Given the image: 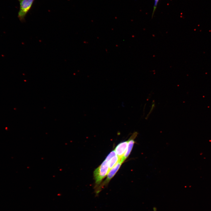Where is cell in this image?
Returning a JSON list of instances; mask_svg holds the SVG:
<instances>
[{
  "instance_id": "6da1fadb",
  "label": "cell",
  "mask_w": 211,
  "mask_h": 211,
  "mask_svg": "<svg viewBox=\"0 0 211 211\" xmlns=\"http://www.w3.org/2000/svg\"><path fill=\"white\" fill-rule=\"evenodd\" d=\"M109 171L108 161L105 159L94 171L93 176L95 183L94 189L101 184L102 180L107 175Z\"/></svg>"
},
{
  "instance_id": "277c9868",
  "label": "cell",
  "mask_w": 211,
  "mask_h": 211,
  "mask_svg": "<svg viewBox=\"0 0 211 211\" xmlns=\"http://www.w3.org/2000/svg\"><path fill=\"white\" fill-rule=\"evenodd\" d=\"M138 133L137 132H135L128 140V144L126 151L123 156L120 160V161L122 163L128 157L131 153L134 144L135 142L134 139L136 137Z\"/></svg>"
},
{
  "instance_id": "5b68a950",
  "label": "cell",
  "mask_w": 211,
  "mask_h": 211,
  "mask_svg": "<svg viewBox=\"0 0 211 211\" xmlns=\"http://www.w3.org/2000/svg\"><path fill=\"white\" fill-rule=\"evenodd\" d=\"M128 140L123 141L119 143L115 149L116 153L120 160L125 152L127 147Z\"/></svg>"
},
{
  "instance_id": "3957f363",
  "label": "cell",
  "mask_w": 211,
  "mask_h": 211,
  "mask_svg": "<svg viewBox=\"0 0 211 211\" xmlns=\"http://www.w3.org/2000/svg\"><path fill=\"white\" fill-rule=\"evenodd\" d=\"M122 163L120 160L109 171L106 180L96 188L95 191L100 192L104 186H107L110 180L113 177L118 171Z\"/></svg>"
},
{
  "instance_id": "52a82bcc",
  "label": "cell",
  "mask_w": 211,
  "mask_h": 211,
  "mask_svg": "<svg viewBox=\"0 0 211 211\" xmlns=\"http://www.w3.org/2000/svg\"><path fill=\"white\" fill-rule=\"evenodd\" d=\"M116 155H117L115 150H113L108 155L106 158L105 160L108 162L111 159Z\"/></svg>"
},
{
  "instance_id": "8992f818",
  "label": "cell",
  "mask_w": 211,
  "mask_h": 211,
  "mask_svg": "<svg viewBox=\"0 0 211 211\" xmlns=\"http://www.w3.org/2000/svg\"><path fill=\"white\" fill-rule=\"evenodd\" d=\"M120 160L117 155L111 159L108 162L109 170L111 169Z\"/></svg>"
},
{
  "instance_id": "7a4b0ae2",
  "label": "cell",
  "mask_w": 211,
  "mask_h": 211,
  "mask_svg": "<svg viewBox=\"0 0 211 211\" xmlns=\"http://www.w3.org/2000/svg\"><path fill=\"white\" fill-rule=\"evenodd\" d=\"M20 4V8L18 17L21 21H25V18L31 9L35 0H17Z\"/></svg>"
},
{
  "instance_id": "ba28073f",
  "label": "cell",
  "mask_w": 211,
  "mask_h": 211,
  "mask_svg": "<svg viewBox=\"0 0 211 211\" xmlns=\"http://www.w3.org/2000/svg\"><path fill=\"white\" fill-rule=\"evenodd\" d=\"M159 0H154V8L152 14V16H153L154 12L155 11Z\"/></svg>"
}]
</instances>
